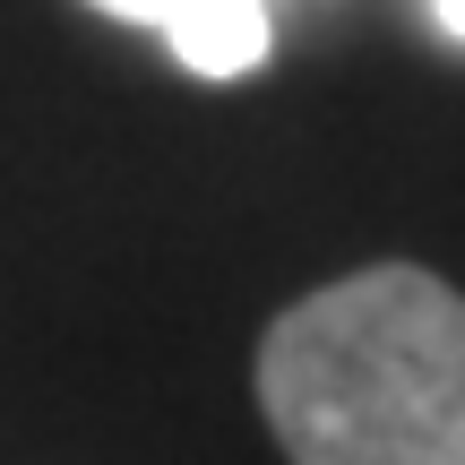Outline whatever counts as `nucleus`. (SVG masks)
Returning a JSON list of instances; mask_svg holds the SVG:
<instances>
[{
    "label": "nucleus",
    "instance_id": "nucleus-1",
    "mask_svg": "<svg viewBox=\"0 0 465 465\" xmlns=\"http://www.w3.org/2000/svg\"><path fill=\"white\" fill-rule=\"evenodd\" d=\"M259 414L293 465H465V293L431 267H353L259 336Z\"/></svg>",
    "mask_w": 465,
    "mask_h": 465
},
{
    "label": "nucleus",
    "instance_id": "nucleus-2",
    "mask_svg": "<svg viewBox=\"0 0 465 465\" xmlns=\"http://www.w3.org/2000/svg\"><path fill=\"white\" fill-rule=\"evenodd\" d=\"M164 44L199 78H250L267 61V44H276V26H267V0H190L164 26Z\"/></svg>",
    "mask_w": 465,
    "mask_h": 465
},
{
    "label": "nucleus",
    "instance_id": "nucleus-3",
    "mask_svg": "<svg viewBox=\"0 0 465 465\" xmlns=\"http://www.w3.org/2000/svg\"><path fill=\"white\" fill-rule=\"evenodd\" d=\"M95 9H104V17H121V26H155V35H164L173 17L190 9V0H95Z\"/></svg>",
    "mask_w": 465,
    "mask_h": 465
},
{
    "label": "nucleus",
    "instance_id": "nucleus-4",
    "mask_svg": "<svg viewBox=\"0 0 465 465\" xmlns=\"http://www.w3.org/2000/svg\"><path fill=\"white\" fill-rule=\"evenodd\" d=\"M431 17H440V35H457V44H465V0H431Z\"/></svg>",
    "mask_w": 465,
    "mask_h": 465
}]
</instances>
